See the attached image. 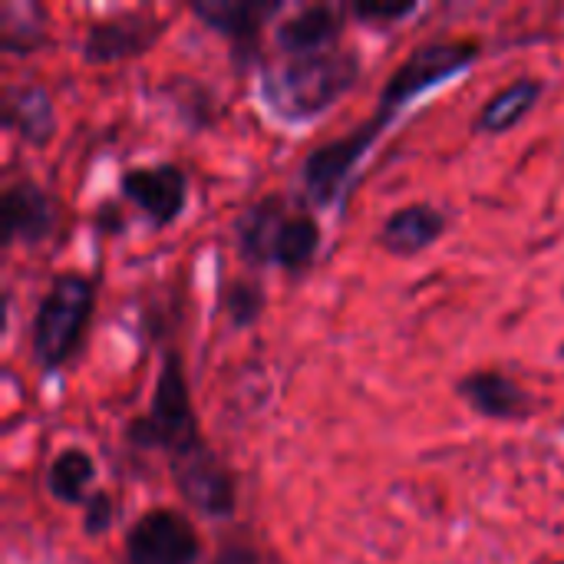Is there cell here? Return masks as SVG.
Returning a JSON list of instances; mask_svg holds the SVG:
<instances>
[{
    "mask_svg": "<svg viewBox=\"0 0 564 564\" xmlns=\"http://www.w3.org/2000/svg\"><path fill=\"white\" fill-rule=\"evenodd\" d=\"M360 79V53L334 46L317 53H294L264 63L261 96L281 122H307L330 109Z\"/></svg>",
    "mask_w": 564,
    "mask_h": 564,
    "instance_id": "6da1fadb",
    "label": "cell"
},
{
    "mask_svg": "<svg viewBox=\"0 0 564 564\" xmlns=\"http://www.w3.org/2000/svg\"><path fill=\"white\" fill-rule=\"evenodd\" d=\"M235 248L254 268L307 271L321 251L317 218L284 195H261L235 218Z\"/></svg>",
    "mask_w": 564,
    "mask_h": 564,
    "instance_id": "7a4b0ae2",
    "label": "cell"
},
{
    "mask_svg": "<svg viewBox=\"0 0 564 564\" xmlns=\"http://www.w3.org/2000/svg\"><path fill=\"white\" fill-rule=\"evenodd\" d=\"M126 440L135 449L162 453L169 459V466L205 446L202 430H198V416L192 406L185 364H182V354L175 347L162 350L149 410L126 423Z\"/></svg>",
    "mask_w": 564,
    "mask_h": 564,
    "instance_id": "3957f363",
    "label": "cell"
},
{
    "mask_svg": "<svg viewBox=\"0 0 564 564\" xmlns=\"http://www.w3.org/2000/svg\"><path fill=\"white\" fill-rule=\"evenodd\" d=\"M93 307H96V288L86 274L79 271L53 274L30 317V357L43 373L63 370L79 354Z\"/></svg>",
    "mask_w": 564,
    "mask_h": 564,
    "instance_id": "277c9868",
    "label": "cell"
},
{
    "mask_svg": "<svg viewBox=\"0 0 564 564\" xmlns=\"http://www.w3.org/2000/svg\"><path fill=\"white\" fill-rule=\"evenodd\" d=\"M482 56V43L476 36H440L423 46H416L383 83L377 112L370 116L373 126L387 132V126L416 99L433 93L436 86L449 83L453 76L466 73Z\"/></svg>",
    "mask_w": 564,
    "mask_h": 564,
    "instance_id": "5b68a950",
    "label": "cell"
},
{
    "mask_svg": "<svg viewBox=\"0 0 564 564\" xmlns=\"http://www.w3.org/2000/svg\"><path fill=\"white\" fill-rule=\"evenodd\" d=\"M380 135H383V129L373 126V119H364L347 135L327 139L317 149H311L301 162V185H304L307 202L317 208H334L344 198L360 162L380 142Z\"/></svg>",
    "mask_w": 564,
    "mask_h": 564,
    "instance_id": "8992f818",
    "label": "cell"
},
{
    "mask_svg": "<svg viewBox=\"0 0 564 564\" xmlns=\"http://www.w3.org/2000/svg\"><path fill=\"white\" fill-rule=\"evenodd\" d=\"M122 552L126 564H198L202 539L178 509L155 506L126 529Z\"/></svg>",
    "mask_w": 564,
    "mask_h": 564,
    "instance_id": "52a82bcc",
    "label": "cell"
},
{
    "mask_svg": "<svg viewBox=\"0 0 564 564\" xmlns=\"http://www.w3.org/2000/svg\"><path fill=\"white\" fill-rule=\"evenodd\" d=\"M169 469H172V482H175L178 496L195 512H202L208 519H231L235 516V509H238L235 473L212 453L208 443L202 449H195L192 456L172 463Z\"/></svg>",
    "mask_w": 564,
    "mask_h": 564,
    "instance_id": "ba28073f",
    "label": "cell"
},
{
    "mask_svg": "<svg viewBox=\"0 0 564 564\" xmlns=\"http://www.w3.org/2000/svg\"><path fill=\"white\" fill-rule=\"evenodd\" d=\"M119 192L155 228H169L182 218L188 202V178L175 162L132 165L119 175Z\"/></svg>",
    "mask_w": 564,
    "mask_h": 564,
    "instance_id": "9c48e42d",
    "label": "cell"
},
{
    "mask_svg": "<svg viewBox=\"0 0 564 564\" xmlns=\"http://www.w3.org/2000/svg\"><path fill=\"white\" fill-rule=\"evenodd\" d=\"M162 36V20L142 10H122L112 17H99L86 26L79 56L93 66L122 63L142 56Z\"/></svg>",
    "mask_w": 564,
    "mask_h": 564,
    "instance_id": "30bf717a",
    "label": "cell"
},
{
    "mask_svg": "<svg viewBox=\"0 0 564 564\" xmlns=\"http://www.w3.org/2000/svg\"><path fill=\"white\" fill-rule=\"evenodd\" d=\"M192 17H198L208 30L225 36L235 56L248 59L258 53L261 30L271 17L284 13L281 0H192Z\"/></svg>",
    "mask_w": 564,
    "mask_h": 564,
    "instance_id": "8fae6325",
    "label": "cell"
},
{
    "mask_svg": "<svg viewBox=\"0 0 564 564\" xmlns=\"http://www.w3.org/2000/svg\"><path fill=\"white\" fill-rule=\"evenodd\" d=\"M56 231V202L33 182L17 178L0 195V238L3 245H40Z\"/></svg>",
    "mask_w": 564,
    "mask_h": 564,
    "instance_id": "7c38bea8",
    "label": "cell"
},
{
    "mask_svg": "<svg viewBox=\"0 0 564 564\" xmlns=\"http://www.w3.org/2000/svg\"><path fill=\"white\" fill-rule=\"evenodd\" d=\"M456 393L473 413H479L482 420H496V423H522L539 410L535 397L516 377L502 370H489V367L469 370L466 377H459Z\"/></svg>",
    "mask_w": 564,
    "mask_h": 564,
    "instance_id": "4fadbf2b",
    "label": "cell"
},
{
    "mask_svg": "<svg viewBox=\"0 0 564 564\" xmlns=\"http://www.w3.org/2000/svg\"><path fill=\"white\" fill-rule=\"evenodd\" d=\"M347 17L350 13L334 3H304L274 23V46L281 56L334 50L344 43Z\"/></svg>",
    "mask_w": 564,
    "mask_h": 564,
    "instance_id": "5bb4252c",
    "label": "cell"
},
{
    "mask_svg": "<svg viewBox=\"0 0 564 564\" xmlns=\"http://www.w3.org/2000/svg\"><path fill=\"white\" fill-rule=\"evenodd\" d=\"M446 228H449V215L443 208H436L430 202H410V205L393 208L383 218L377 241L393 258H416L426 248H433Z\"/></svg>",
    "mask_w": 564,
    "mask_h": 564,
    "instance_id": "9a60e30c",
    "label": "cell"
},
{
    "mask_svg": "<svg viewBox=\"0 0 564 564\" xmlns=\"http://www.w3.org/2000/svg\"><path fill=\"white\" fill-rule=\"evenodd\" d=\"M0 122L26 145H46L56 135V109L40 83H10L0 96Z\"/></svg>",
    "mask_w": 564,
    "mask_h": 564,
    "instance_id": "2e32d148",
    "label": "cell"
},
{
    "mask_svg": "<svg viewBox=\"0 0 564 564\" xmlns=\"http://www.w3.org/2000/svg\"><path fill=\"white\" fill-rule=\"evenodd\" d=\"M542 93H545V83L539 76H519V79L506 83L502 89H496L482 102V109L476 116V132L502 135V132L516 129L535 109V102L542 99Z\"/></svg>",
    "mask_w": 564,
    "mask_h": 564,
    "instance_id": "e0dca14e",
    "label": "cell"
},
{
    "mask_svg": "<svg viewBox=\"0 0 564 564\" xmlns=\"http://www.w3.org/2000/svg\"><path fill=\"white\" fill-rule=\"evenodd\" d=\"M93 482H96V463L83 446L59 449L46 469V489L59 506L83 509L89 502V496L96 492Z\"/></svg>",
    "mask_w": 564,
    "mask_h": 564,
    "instance_id": "ac0fdd59",
    "label": "cell"
},
{
    "mask_svg": "<svg viewBox=\"0 0 564 564\" xmlns=\"http://www.w3.org/2000/svg\"><path fill=\"white\" fill-rule=\"evenodd\" d=\"M46 10L40 3H13L7 0L0 7V46L13 56H26L36 46L46 43V26H43Z\"/></svg>",
    "mask_w": 564,
    "mask_h": 564,
    "instance_id": "d6986e66",
    "label": "cell"
},
{
    "mask_svg": "<svg viewBox=\"0 0 564 564\" xmlns=\"http://www.w3.org/2000/svg\"><path fill=\"white\" fill-rule=\"evenodd\" d=\"M264 291H261V284H254V281H228L225 284V291H221V307H225V314H228V321H231V327H254L258 324V317L264 314Z\"/></svg>",
    "mask_w": 564,
    "mask_h": 564,
    "instance_id": "ffe728a7",
    "label": "cell"
},
{
    "mask_svg": "<svg viewBox=\"0 0 564 564\" xmlns=\"http://www.w3.org/2000/svg\"><path fill=\"white\" fill-rule=\"evenodd\" d=\"M420 10V3H350L347 13L360 23H370V26H387V23H400L406 17H413Z\"/></svg>",
    "mask_w": 564,
    "mask_h": 564,
    "instance_id": "44dd1931",
    "label": "cell"
},
{
    "mask_svg": "<svg viewBox=\"0 0 564 564\" xmlns=\"http://www.w3.org/2000/svg\"><path fill=\"white\" fill-rule=\"evenodd\" d=\"M109 525H112V499H109V492L96 489V492L89 496V502L83 506V529H86L89 535H99V532H106Z\"/></svg>",
    "mask_w": 564,
    "mask_h": 564,
    "instance_id": "7402d4cb",
    "label": "cell"
},
{
    "mask_svg": "<svg viewBox=\"0 0 564 564\" xmlns=\"http://www.w3.org/2000/svg\"><path fill=\"white\" fill-rule=\"evenodd\" d=\"M212 564H261V555L248 545H225Z\"/></svg>",
    "mask_w": 564,
    "mask_h": 564,
    "instance_id": "603a6c76",
    "label": "cell"
},
{
    "mask_svg": "<svg viewBox=\"0 0 564 564\" xmlns=\"http://www.w3.org/2000/svg\"><path fill=\"white\" fill-rule=\"evenodd\" d=\"M542 564H564V558H555V562H542Z\"/></svg>",
    "mask_w": 564,
    "mask_h": 564,
    "instance_id": "cb8c5ba5",
    "label": "cell"
}]
</instances>
